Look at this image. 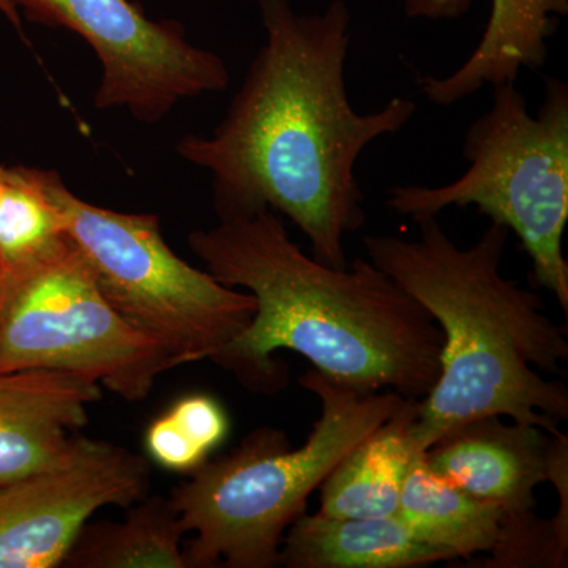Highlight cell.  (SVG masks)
<instances>
[{
	"instance_id": "cell-1",
	"label": "cell",
	"mask_w": 568,
	"mask_h": 568,
	"mask_svg": "<svg viewBox=\"0 0 568 568\" xmlns=\"http://www.w3.org/2000/svg\"><path fill=\"white\" fill-rule=\"evenodd\" d=\"M260 10L265 43L230 110L211 136L182 138L178 153L212 175L220 220L282 213L316 260L345 268L343 242L366 220L355 164L377 138L398 133L417 106L395 97L369 114L354 110L345 0L316 14L297 13L290 0H260Z\"/></svg>"
},
{
	"instance_id": "cell-2",
	"label": "cell",
	"mask_w": 568,
	"mask_h": 568,
	"mask_svg": "<svg viewBox=\"0 0 568 568\" xmlns=\"http://www.w3.org/2000/svg\"><path fill=\"white\" fill-rule=\"evenodd\" d=\"M189 245L216 282L244 287L256 302L244 331L211 358L250 390L271 395L286 386L280 349L355 390L422 402L435 386L443 331L372 261L321 263L272 211L220 220L190 233Z\"/></svg>"
},
{
	"instance_id": "cell-3",
	"label": "cell",
	"mask_w": 568,
	"mask_h": 568,
	"mask_svg": "<svg viewBox=\"0 0 568 568\" xmlns=\"http://www.w3.org/2000/svg\"><path fill=\"white\" fill-rule=\"evenodd\" d=\"M418 237L366 235L376 267L433 316L444 335L439 376L414 425L418 450L476 418L500 416L558 433L568 390L566 325L545 313L540 295L500 272L510 231L491 223L459 248L437 216L417 222Z\"/></svg>"
},
{
	"instance_id": "cell-4",
	"label": "cell",
	"mask_w": 568,
	"mask_h": 568,
	"mask_svg": "<svg viewBox=\"0 0 568 568\" xmlns=\"http://www.w3.org/2000/svg\"><path fill=\"white\" fill-rule=\"evenodd\" d=\"M301 386L321 405L304 446L293 448L286 433L264 426L171 489L183 530L194 534L183 548L186 568L278 567L284 534L306 514L310 495L407 399L392 390H355L315 368Z\"/></svg>"
},
{
	"instance_id": "cell-5",
	"label": "cell",
	"mask_w": 568,
	"mask_h": 568,
	"mask_svg": "<svg viewBox=\"0 0 568 568\" xmlns=\"http://www.w3.org/2000/svg\"><path fill=\"white\" fill-rule=\"evenodd\" d=\"M493 89L491 108L466 133V173L447 185L395 186L387 205L416 223L454 205H474L517 234L532 261L534 280L555 295L567 316L568 85L547 78L537 115L530 114L517 82Z\"/></svg>"
},
{
	"instance_id": "cell-6",
	"label": "cell",
	"mask_w": 568,
	"mask_h": 568,
	"mask_svg": "<svg viewBox=\"0 0 568 568\" xmlns=\"http://www.w3.org/2000/svg\"><path fill=\"white\" fill-rule=\"evenodd\" d=\"M32 174L112 308L183 365L211 361L252 321L253 295L181 260L159 216L99 207L71 193L55 171Z\"/></svg>"
},
{
	"instance_id": "cell-7",
	"label": "cell",
	"mask_w": 568,
	"mask_h": 568,
	"mask_svg": "<svg viewBox=\"0 0 568 568\" xmlns=\"http://www.w3.org/2000/svg\"><path fill=\"white\" fill-rule=\"evenodd\" d=\"M181 365L112 308L69 235L31 263L0 268V373H69L136 403Z\"/></svg>"
},
{
	"instance_id": "cell-8",
	"label": "cell",
	"mask_w": 568,
	"mask_h": 568,
	"mask_svg": "<svg viewBox=\"0 0 568 568\" xmlns=\"http://www.w3.org/2000/svg\"><path fill=\"white\" fill-rule=\"evenodd\" d=\"M31 21L78 33L102 65L95 108L156 123L183 100L223 92L226 63L194 47L175 21H153L130 0H13Z\"/></svg>"
},
{
	"instance_id": "cell-9",
	"label": "cell",
	"mask_w": 568,
	"mask_h": 568,
	"mask_svg": "<svg viewBox=\"0 0 568 568\" xmlns=\"http://www.w3.org/2000/svg\"><path fill=\"white\" fill-rule=\"evenodd\" d=\"M148 458L81 436L59 463L0 488V568H55L100 508L149 495Z\"/></svg>"
},
{
	"instance_id": "cell-10",
	"label": "cell",
	"mask_w": 568,
	"mask_h": 568,
	"mask_svg": "<svg viewBox=\"0 0 568 568\" xmlns=\"http://www.w3.org/2000/svg\"><path fill=\"white\" fill-rule=\"evenodd\" d=\"M568 439L537 425L500 416L457 426L425 452L428 466L470 495L495 503L504 515L536 510L534 491L549 481Z\"/></svg>"
},
{
	"instance_id": "cell-11",
	"label": "cell",
	"mask_w": 568,
	"mask_h": 568,
	"mask_svg": "<svg viewBox=\"0 0 568 568\" xmlns=\"http://www.w3.org/2000/svg\"><path fill=\"white\" fill-rule=\"evenodd\" d=\"M102 387L52 369L0 373V488L63 462Z\"/></svg>"
},
{
	"instance_id": "cell-12",
	"label": "cell",
	"mask_w": 568,
	"mask_h": 568,
	"mask_svg": "<svg viewBox=\"0 0 568 568\" xmlns=\"http://www.w3.org/2000/svg\"><path fill=\"white\" fill-rule=\"evenodd\" d=\"M473 0H405L409 18L455 20ZM568 13V0H491V14L473 54L446 78L418 80L422 93L437 106H452L485 85L517 82L523 69L540 70L548 61L547 40L559 18Z\"/></svg>"
},
{
	"instance_id": "cell-13",
	"label": "cell",
	"mask_w": 568,
	"mask_h": 568,
	"mask_svg": "<svg viewBox=\"0 0 568 568\" xmlns=\"http://www.w3.org/2000/svg\"><path fill=\"white\" fill-rule=\"evenodd\" d=\"M450 560V552L420 540L398 515L304 514L286 530L280 549V566L287 568H417Z\"/></svg>"
},
{
	"instance_id": "cell-14",
	"label": "cell",
	"mask_w": 568,
	"mask_h": 568,
	"mask_svg": "<svg viewBox=\"0 0 568 568\" xmlns=\"http://www.w3.org/2000/svg\"><path fill=\"white\" fill-rule=\"evenodd\" d=\"M420 402L406 399L384 424L355 444L321 485V514L334 518L396 515L418 450L414 425Z\"/></svg>"
},
{
	"instance_id": "cell-15",
	"label": "cell",
	"mask_w": 568,
	"mask_h": 568,
	"mask_svg": "<svg viewBox=\"0 0 568 568\" xmlns=\"http://www.w3.org/2000/svg\"><path fill=\"white\" fill-rule=\"evenodd\" d=\"M396 515L420 540L450 552L455 560L491 551L504 518L497 504L436 474L425 452L410 466Z\"/></svg>"
},
{
	"instance_id": "cell-16",
	"label": "cell",
	"mask_w": 568,
	"mask_h": 568,
	"mask_svg": "<svg viewBox=\"0 0 568 568\" xmlns=\"http://www.w3.org/2000/svg\"><path fill=\"white\" fill-rule=\"evenodd\" d=\"M182 528L170 496H144L121 523L85 525L63 566L71 568H186Z\"/></svg>"
},
{
	"instance_id": "cell-17",
	"label": "cell",
	"mask_w": 568,
	"mask_h": 568,
	"mask_svg": "<svg viewBox=\"0 0 568 568\" xmlns=\"http://www.w3.org/2000/svg\"><path fill=\"white\" fill-rule=\"evenodd\" d=\"M230 435V417L219 399L205 394L182 396L145 429L144 447L156 466L192 474Z\"/></svg>"
},
{
	"instance_id": "cell-18",
	"label": "cell",
	"mask_w": 568,
	"mask_h": 568,
	"mask_svg": "<svg viewBox=\"0 0 568 568\" xmlns=\"http://www.w3.org/2000/svg\"><path fill=\"white\" fill-rule=\"evenodd\" d=\"M0 268L31 263L62 241L61 216L40 192L32 168L3 166Z\"/></svg>"
},
{
	"instance_id": "cell-19",
	"label": "cell",
	"mask_w": 568,
	"mask_h": 568,
	"mask_svg": "<svg viewBox=\"0 0 568 568\" xmlns=\"http://www.w3.org/2000/svg\"><path fill=\"white\" fill-rule=\"evenodd\" d=\"M556 517H538L536 510L504 515L487 568H566L568 566V485L558 488Z\"/></svg>"
},
{
	"instance_id": "cell-20",
	"label": "cell",
	"mask_w": 568,
	"mask_h": 568,
	"mask_svg": "<svg viewBox=\"0 0 568 568\" xmlns=\"http://www.w3.org/2000/svg\"><path fill=\"white\" fill-rule=\"evenodd\" d=\"M0 11L9 18L11 24L21 26L20 11L14 7L13 0H0Z\"/></svg>"
},
{
	"instance_id": "cell-21",
	"label": "cell",
	"mask_w": 568,
	"mask_h": 568,
	"mask_svg": "<svg viewBox=\"0 0 568 568\" xmlns=\"http://www.w3.org/2000/svg\"><path fill=\"white\" fill-rule=\"evenodd\" d=\"M3 181H6V178H3V166L0 164V193H2Z\"/></svg>"
}]
</instances>
